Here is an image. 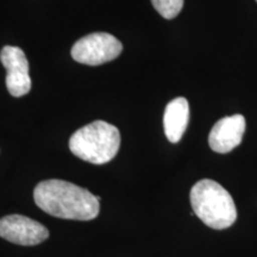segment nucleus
<instances>
[{"instance_id": "obj_1", "label": "nucleus", "mask_w": 257, "mask_h": 257, "mask_svg": "<svg viewBox=\"0 0 257 257\" xmlns=\"http://www.w3.org/2000/svg\"><path fill=\"white\" fill-rule=\"evenodd\" d=\"M34 199L42 211L61 219L92 220L100 211V198L64 180L41 181L35 187Z\"/></svg>"}, {"instance_id": "obj_2", "label": "nucleus", "mask_w": 257, "mask_h": 257, "mask_svg": "<svg viewBox=\"0 0 257 257\" xmlns=\"http://www.w3.org/2000/svg\"><path fill=\"white\" fill-rule=\"evenodd\" d=\"M189 199L195 216L211 229H227L237 219V208L232 197L213 180L198 181L191 189Z\"/></svg>"}, {"instance_id": "obj_3", "label": "nucleus", "mask_w": 257, "mask_h": 257, "mask_svg": "<svg viewBox=\"0 0 257 257\" xmlns=\"http://www.w3.org/2000/svg\"><path fill=\"white\" fill-rule=\"evenodd\" d=\"M120 148V133L104 120L89 123L72 135L69 149L74 155L93 165H105Z\"/></svg>"}, {"instance_id": "obj_4", "label": "nucleus", "mask_w": 257, "mask_h": 257, "mask_svg": "<svg viewBox=\"0 0 257 257\" xmlns=\"http://www.w3.org/2000/svg\"><path fill=\"white\" fill-rule=\"evenodd\" d=\"M123 51V44L114 36L106 32H94L80 38L72 48L73 59L88 66L110 62Z\"/></svg>"}, {"instance_id": "obj_5", "label": "nucleus", "mask_w": 257, "mask_h": 257, "mask_svg": "<svg viewBox=\"0 0 257 257\" xmlns=\"http://www.w3.org/2000/svg\"><path fill=\"white\" fill-rule=\"evenodd\" d=\"M0 237L18 245H37L49 237L44 225L21 214L0 218Z\"/></svg>"}, {"instance_id": "obj_6", "label": "nucleus", "mask_w": 257, "mask_h": 257, "mask_svg": "<svg viewBox=\"0 0 257 257\" xmlns=\"http://www.w3.org/2000/svg\"><path fill=\"white\" fill-rule=\"evenodd\" d=\"M0 61L8 72L6 87L10 94L16 98L28 94L31 89V79L24 51L18 47L6 46L0 51Z\"/></svg>"}, {"instance_id": "obj_7", "label": "nucleus", "mask_w": 257, "mask_h": 257, "mask_svg": "<svg viewBox=\"0 0 257 257\" xmlns=\"http://www.w3.org/2000/svg\"><path fill=\"white\" fill-rule=\"evenodd\" d=\"M245 126V118L242 114L221 118L213 125L208 136L211 149L219 154L230 153L242 142Z\"/></svg>"}, {"instance_id": "obj_8", "label": "nucleus", "mask_w": 257, "mask_h": 257, "mask_svg": "<svg viewBox=\"0 0 257 257\" xmlns=\"http://www.w3.org/2000/svg\"><path fill=\"white\" fill-rule=\"evenodd\" d=\"M188 120L189 104L187 99L180 96L168 102L163 115V127L169 142L178 143L181 140L187 128Z\"/></svg>"}, {"instance_id": "obj_9", "label": "nucleus", "mask_w": 257, "mask_h": 257, "mask_svg": "<svg viewBox=\"0 0 257 257\" xmlns=\"http://www.w3.org/2000/svg\"><path fill=\"white\" fill-rule=\"evenodd\" d=\"M152 4L163 18L173 19L181 12L184 0H152Z\"/></svg>"}, {"instance_id": "obj_10", "label": "nucleus", "mask_w": 257, "mask_h": 257, "mask_svg": "<svg viewBox=\"0 0 257 257\" xmlns=\"http://www.w3.org/2000/svg\"><path fill=\"white\" fill-rule=\"evenodd\" d=\"M256 2H257V0H256Z\"/></svg>"}]
</instances>
